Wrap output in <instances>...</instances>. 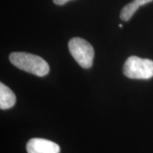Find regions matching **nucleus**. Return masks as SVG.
<instances>
[{
	"label": "nucleus",
	"instance_id": "obj_1",
	"mask_svg": "<svg viewBox=\"0 0 153 153\" xmlns=\"http://www.w3.org/2000/svg\"><path fill=\"white\" fill-rule=\"evenodd\" d=\"M10 60L17 68L38 76H46L49 72V64L38 55L14 52L10 55Z\"/></svg>",
	"mask_w": 153,
	"mask_h": 153
},
{
	"label": "nucleus",
	"instance_id": "obj_2",
	"mask_svg": "<svg viewBox=\"0 0 153 153\" xmlns=\"http://www.w3.org/2000/svg\"><path fill=\"white\" fill-rule=\"evenodd\" d=\"M123 74L132 79H150L153 77V60L129 56L123 66Z\"/></svg>",
	"mask_w": 153,
	"mask_h": 153
},
{
	"label": "nucleus",
	"instance_id": "obj_3",
	"mask_svg": "<svg viewBox=\"0 0 153 153\" xmlns=\"http://www.w3.org/2000/svg\"><path fill=\"white\" fill-rule=\"evenodd\" d=\"M68 48L71 56L82 68L88 69L92 66L94 51L92 45L86 40L80 38H71Z\"/></svg>",
	"mask_w": 153,
	"mask_h": 153
},
{
	"label": "nucleus",
	"instance_id": "obj_4",
	"mask_svg": "<svg viewBox=\"0 0 153 153\" xmlns=\"http://www.w3.org/2000/svg\"><path fill=\"white\" fill-rule=\"evenodd\" d=\"M60 151L56 143L45 139L33 138L27 144V153H60Z\"/></svg>",
	"mask_w": 153,
	"mask_h": 153
},
{
	"label": "nucleus",
	"instance_id": "obj_5",
	"mask_svg": "<svg viewBox=\"0 0 153 153\" xmlns=\"http://www.w3.org/2000/svg\"><path fill=\"white\" fill-rule=\"evenodd\" d=\"M16 101V94L12 92L10 88L4 83H0V108L7 110L14 106Z\"/></svg>",
	"mask_w": 153,
	"mask_h": 153
},
{
	"label": "nucleus",
	"instance_id": "obj_6",
	"mask_svg": "<svg viewBox=\"0 0 153 153\" xmlns=\"http://www.w3.org/2000/svg\"><path fill=\"white\" fill-rule=\"evenodd\" d=\"M138 10L136 6L134 5L133 3H129L127 5H125L123 10H121L120 18L122 21L123 22H128L131 19V17L134 16V14L135 13V11Z\"/></svg>",
	"mask_w": 153,
	"mask_h": 153
},
{
	"label": "nucleus",
	"instance_id": "obj_7",
	"mask_svg": "<svg viewBox=\"0 0 153 153\" xmlns=\"http://www.w3.org/2000/svg\"><path fill=\"white\" fill-rule=\"evenodd\" d=\"M152 1H153V0H133V1H132V3H133V4L136 6L138 9H139L140 6L145 5V4H146L150 3V2H152Z\"/></svg>",
	"mask_w": 153,
	"mask_h": 153
},
{
	"label": "nucleus",
	"instance_id": "obj_8",
	"mask_svg": "<svg viewBox=\"0 0 153 153\" xmlns=\"http://www.w3.org/2000/svg\"><path fill=\"white\" fill-rule=\"evenodd\" d=\"M68 1H70V0H53V2L57 5H63L66 3H67Z\"/></svg>",
	"mask_w": 153,
	"mask_h": 153
}]
</instances>
